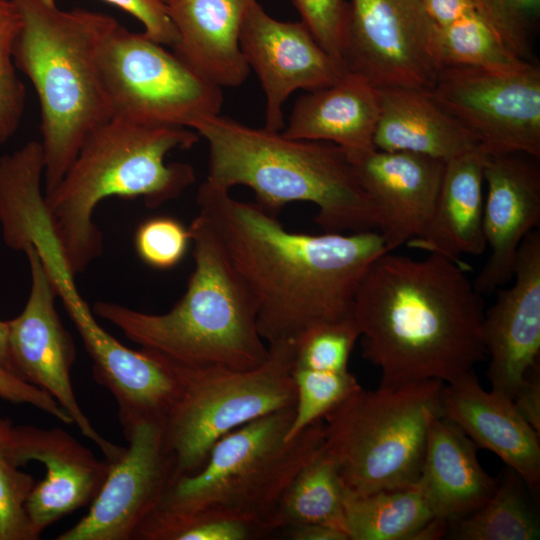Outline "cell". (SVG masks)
I'll list each match as a JSON object with an SVG mask.
<instances>
[{"label":"cell","mask_w":540,"mask_h":540,"mask_svg":"<svg viewBox=\"0 0 540 540\" xmlns=\"http://www.w3.org/2000/svg\"><path fill=\"white\" fill-rule=\"evenodd\" d=\"M198 215L210 226L257 304L268 345L298 343L312 330L353 320L360 282L389 252L378 231L319 235L286 230L258 203L205 180Z\"/></svg>","instance_id":"6da1fadb"},{"label":"cell","mask_w":540,"mask_h":540,"mask_svg":"<svg viewBox=\"0 0 540 540\" xmlns=\"http://www.w3.org/2000/svg\"><path fill=\"white\" fill-rule=\"evenodd\" d=\"M465 263L439 254L414 259L389 251L358 287L353 321L363 357L381 371V387L452 382L487 357L483 298Z\"/></svg>","instance_id":"7a4b0ae2"},{"label":"cell","mask_w":540,"mask_h":540,"mask_svg":"<svg viewBox=\"0 0 540 540\" xmlns=\"http://www.w3.org/2000/svg\"><path fill=\"white\" fill-rule=\"evenodd\" d=\"M192 130L208 143L209 182L228 190L246 186L269 212L310 202L324 232L378 231L375 205L341 147L288 138L220 114L200 119Z\"/></svg>","instance_id":"3957f363"},{"label":"cell","mask_w":540,"mask_h":540,"mask_svg":"<svg viewBox=\"0 0 540 540\" xmlns=\"http://www.w3.org/2000/svg\"><path fill=\"white\" fill-rule=\"evenodd\" d=\"M200 139L184 127L149 126L111 117L85 139L75 159L45 202L57 240L76 276L103 251L93 220L109 197L143 198L157 208L179 197L195 181L194 169L166 163L173 150L192 148Z\"/></svg>","instance_id":"277c9868"},{"label":"cell","mask_w":540,"mask_h":540,"mask_svg":"<svg viewBox=\"0 0 540 540\" xmlns=\"http://www.w3.org/2000/svg\"><path fill=\"white\" fill-rule=\"evenodd\" d=\"M194 270L182 298L151 314L98 301L94 313L141 348L189 368L248 370L262 365L268 345L257 327V304L207 222L189 226Z\"/></svg>","instance_id":"5b68a950"},{"label":"cell","mask_w":540,"mask_h":540,"mask_svg":"<svg viewBox=\"0 0 540 540\" xmlns=\"http://www.w3.org/2000/svg\"><path fill=\"white\" fill-rule=\"evenodd\" d=\"M22 17L13 59L32 83L40 104L43 189L59 184L89 134L112 117L98 51L118 21L55 0H12Z\"/></svg>","instance_id":"8992f818"},{"label":"cell","mask_w":540,"mask_h":540,"mask_svg":"<svg viewBox=\"0 0 540 540\" xmlns=\"http://www.w3.org/2000/svg\"><path fill=\"white\" fill-rule=\"evenodd\" d=\"M293 416L294 406L277 410L220 438L199 470L171 480L134 539L162 540L196 516L240 520L268 535L282 494L323 443V420L287 440Z\"/></svg>","instance_id":"52a82bcc"},{"label":"cell","mask_w":540,"mask_h":540,"mask_svg":"<svg viewBox=\"0 0 540 540\" xmlns=\"http://www.w3.org/2000/svg\"><path fill=\"white\" fill-rule=\"evenodd\" d=\"M444 382L397 388L361 386L323 418L322 450L344 491L362 495L414 484L423 466L430 419L442 415Z\"/></svg>","instance_id":"ba28073f"},{"label":"cell","mask_w":540,"mask_h":540,"mask_svg":"<svg viewBox=\"0 0 540 540\" xmlns=\"http://www.w3.org/2000/svg\"><path fill=\"white\" fill-rule=\"evenodd\" d=\"M268 348L267 360L248 370L189 368L168 360L180 381L179 395L164 419L165 440L175 460L174 477L199 470L226 434L295 405L297 345Z\"/></svg>","instance_id":"9c48e42d"},{"label":"cell","mask_w":540,"mask_h":540,"mask_svg":"<svg viewBox=\"0 0 540 540\" xmlns=\"http://www.w3.org/2000/svg\"><path fill=\"white\" fill-rule=\"evenodd\" d=\"M98 68L112 117L192 130L200 119L220 114L223 106L222 88L144 32L119 23L100 44Z\"/></svg>","instance_id":"30bf717a"},{"label":"cell","mask_w":540,"mask_h":540,"mask_svg":"<svg viewBox=\"0 0 540 540\" xmlns=\"http://www.w3.org/2000/svg\"><path fill=\"white\" fill-rule=\"evenodd\" d=\"M429 92L487 155L540 157V68L535 63L514 71L446 66Z\"/></svg>","instance_id":"8fae6325"},{"label":"cell","mask_w":540,"mask_h":540,"mask_svg":"<svg viewBox=\"0 0 540 540\" xmlns=\"http://www.w3.org/2000/svg\"><path fill=\"white\" fill-rule=\"evenodd\" d=\"M436 32L422 0H351L346 69L378 88L430 90L442 68Z\"/></svg>","instance_id":"7c38bea8"},{"label":"cell","mask_w":540,"mask_h":540,"mask_svg":"<svg viewBox=\"0 0 540 540\" xmlns=\"http://www.w3.org/2000/svg\"><path fill=\"white\" fill-rule=\"evenodd\" d=\"M122 428L128 446L109 463L86 515L57 540H132L160 503L175 474L164 419H142Z\"/></svg>","instance_id":"4fadbf2b"},{"label":"cell","mask_w":540,"mask_h":540,"mask_svg":"<svg viewBox=\"0 0 540 540\" xmlns=\"http://www.w3.org/2000/svg\"><path fill=\"white\" fill-rule=\"evenodd\" d=\"M31 288L22 312L8 321V344L14 374L50 395L71 417L81 434L93 441L112 462L123 447L105 439L79 405L71 382L76 349L55 306L56 290L33 247L24 250Z\"/></svg>","instance_id":"5bb4252c"},{"label":"cell","mask_w":540,"mask_h":540,"mask_svg":"<svg viewBox=\"0 0 540 540\" xmlns=\"http://www.w3.org/2000/svg\"><path fill=\"white\" fill-rule=\"evenodd\" d=\"M240 47L260 80L266 98L264 127L272 131L283 129V104L294 91L330 86L347 72L320 47L301 21L275 19L258 1L246 11Z\"/></svg>","instance_id":"9a60e30c"},{"label":"cell","mask_w":540,"mask_h":540,"mask_svg":"<svg viewBox=\"0 0 540 540\" xmlns=\"http://www.w3.org/2000/svg\"><path fill=\"white\" fill-rule=\"evenodd\" d=\"M8 450L22 466L37 461L45 466L25 503L30 525L38 538L51 524L94 500L109 470L91 450L62 428L12 425Z\"/></svg>","instance_id":"2e32d148"},{"label":"cell","mask_w":540,"mask_h":540,"mask_svg":"<svg viewBox=\"0 0 540 540\" xmlns=\"http://www.w3.org/2000/svg\"><path fill=\"white\" fill-rule=\"evenodd\" d=\"M513 284L496 290L494 304L484 312L482 333L490 358L491 390L511 399L540 354V232H530L520 245Z\"/></svg>","instance_id":"e0dca14e"},{"label":"cell","mask_w":540,"mask_h":540,"mask_svg":"<svg viewBox=\"0 0 540 540\" xmlns=\"http://www.w3.org/2000/svg\"><path fill=\"white\" fill-rule=\"evenodd\" d=\"M63 304L93 361L94 379L116 400L121 426L165 419L180 391L171 363L156 352L124 346L97 323L80 295Z\"/></svg>","instance_id":"ac0fdd59"},{"label":"cell","mask_w":540,"mask_h":540,"mask_svg":"<svg viewBox=\"0 0 540 540\" xmlns=\"http://www.w3.org/2000/svg\"><path fill=\"white\" fill-rule=\"evenodd\" d=\"M538 159L519 153L486 155L483 230L490 255L473 281L481 295L492 294L513 279L520 245L539 226Z\"/></svg>","instance_id":"d6986e66"},{"label":"cell","mask_w":540,"mask_h":540,"mask_svg":"<svg viewBox=\"0 0 540 540\" xmlns=\"http://www.w3.org/2000/svg\"><path fill=\"white\" fill-rule=\"evenodd\" d=\"M347 155L375 205L387 249L394 251L419 237L434 210L446 163L375 147Z\"/></svg>","instance_id":"ffe728a7"},{"label":"cell","mask_w":540,"mask_h":540,"mask_svg":"<svg viewBox=\"0 0 540 540\" xmlns=\"http://www.w3.org/2000/svg\"><path fill=\"white\" fill-rule=\"evenodd\" d=\"M442 416L456 424L481 448L499 456L524 480L533 494L540 488V442L512 399L486 391L473 372L444 383Z\"/></svg>","instance_id":"44dd1931"},{"label":"cell","mask_w":540,"mask_h":540,"mask_svg":"<svg viewBox=\"0 0 540 540\" xmlns=\"http://www.w3.org/2000/svg\"><path fill=\"white\" fill-rule=\"evenodd\" d=\"M254 1L258 0H167L178 35L172 51L208 82L220 88L240 86L250 73L240 32Z\"/></svg>","instance_id":"7402d4cb"},{"label":"cell","mask_w":540,"mask_h":540,"mask_svg":"<svg viewBox=\"0 0 540 540\" xmlns=\"http://www.w3.org/2000/svg\"><path fill=\"white\" fill-rule=\"evenodd\" d=\"M379 115L380 88L347 71L334 84L299 97L282 134L333 143L353 153L374 147Z\"/></svg>","instance_id":"603a6c76"},{"label":"cell","mask_w":540,"mask_h":540,"mask_svg":"<svg viewBox=\"0 0 540 540\" xmlns=\"http://www.w3.org/2000/svg\"><path fill=\"white\" fill-rule=\"evenodd\" d=\"M476 445L452 421L434 415L417 481L435 517L456 521L487 501L496 487L480 465Z\"/></svg>","instance_id":"cb8c5ba5"},{"label":"cell","mask_w":540,"mask_h":540,"mask_svg":"<svg viewBox=\"0 0 540 540\" xmlns=\"http://www.w3.org/2000/svg\"><path fill=\"white\" fill-rule=\"evenodd\" d=\"M372 142L379 150L411 152L445 163L480 148L429 90L407 87L380 88V115Z\"/></svg>","instance_id":"d4e9b609"},{"label":"cell","mask_w":540,"mask_h":540,"mask_svg":"<svg viewBox=\"0 0 540 540\" xmlns=\"http://www.w3.org/2000/svg\"><path fill=\"white\" fill-rule=\"evenodd\" d=\"M486 153L478 148L445 164L437 201L424 232L406 246L454 261L486 250L483 184Z\"/></svg>","instance_id":"484cf974"},{"label":"cell","mask_w":540,"mask_h":540,"mask_svg":"<svg viewBox=\"0 0 540 540\" xmlns=\"http://www.w3.org/2000/svg\"><path fill=\"white\" fill-rule=\"evenodd\" d=\"M540 515L536 495L513 469L496 478L493 494L468 515L450 522L445 539L536 540Z\"/></svg>","instance_id":"4316f807"},{"label":"cell","mask_w":540,"mask_h":540,"mask_svg":"<svg viewBox=\"0 0 540 540\" xmlns=\"http://www.w3.org/2000/svg\"><path fill=\"white\" fill-rule=\"evenodd\" d=\"M434 517L417 482L362 495L344 491L349 540H412Z\"/></svg>","instance_id":"83f0119b"},{"label":"cell","mask_w":540,"mask_h":540,"mask_svg":"<svg viewBox=\"0 0 540 540\" xmlns=\"http://www.w3.org/2000/svg\"><path fill=\"white\" fill-rule=\"evenodd\" d=\"M307 523L331 525L346 532L344 488L334 462L321 447L282 494L267 530L270 534Z\"/></svg>","instance_id":"f1b7e54d"},{"label":"cell","mask_w":540,"mask_h":540,"mask_svg":"<svg viewBox=\"0 0 540 540\" xmlns=\"http://www.w3.org/2000/svg\"><path fill=\"white\" fill-rule=\"evenodd\" d=\"M436 44L442 68L470 66L492 71H514L532 63L512 54L476 11L446 26H437Z\"/></svg>","instance_id":"f546056e"},{"label":"cell","mask_w":540,"mask_h":540,"mask_svg":"<svg viewBox=\"0 0 540 540\" xmlns=\"http://www.w3.org/2000/svg\"><path fill=\"white\" fill-rule=\"evenodd\" d=\"M293 380L296 400L287 440L293 439L311 424L323 420L360 387L355 376L348 370L320 371L294 368Z\"/></svg>","instance_id":"4dcf8cb0"},{"label":"cell","mask_w":540,"mask_h":540,"mask_svg":"<svg viewBox=\"0 0 540 540\" xmlns=\"http://www.w3.org/2000/svg\"><path fill=\"white\" fill-rule=\"evenodd\" d=\"M12 425L8 418L0 416V540H37L25 511L36 481L10 456L8 437Z\"/></svg>","instance_id":"1f68e13d"},{"label":"cell","mask_w":540,"mask_h":540,"mask_svg":"<svg viewBox=\"0 0 540 540\" xmlns=\"http://www.w3.org/2000/svg\"><path fill=\"white\" fill-rule=\"evenodd\" d=\"M22 17L12 0H0V144L20 126L26 99L25 87L16 73L13 51Z\"/></svg>","instance_id":"d6a6232c"},{"label":"cell","mask_w":540,"mask_h":540,"mask_svg":"<svg viewBox=\"0 0 540 540\" xmlns=\"http://www.w3.org/2000/svg\"><path fill=\"white\" fill-rule=\"evenodd\" d=\"M476 13L515 56L530 61L540 0H471Z\"/></svg>","instance_id":"836d02e7"},{"label":"cell","mask_w":540,"mask_h":540,"mask_svg":"<svg viewBox=\"0 0 540 540\" xmlns=\"http://www.w3.org/2000/svg\"><path fill=\"white\" fill-rule=\"evenodd\" d=\"M359 337L353 320L320 326L298 343L295 368L347 370L350 354Z\"/></svg>","instance_id":"e575fe53"},{"label":"cell","mask_w":540,"mask_h":540,"mask_svg":"<svg viewBox=\"0 0 540 540\" xmlns=\"http://www.w3.org/2000/svg\"><path fill=\"white\" fill-rule=\"evenodd\" d=\"M300 21L320 47L345 70V52L350 21L346 0H293Z\"/></svg>","instance_id":"d590c367"},{"label":"cell","mask_w":540,"mask_h":540,"mask_svg":"<svg viewBox=\"0 0 540 540\" xmlns=\"http://www.w3.org/2000/svg\"><path fill=\"white\" fill-rule=\"evenodd\" d=\"M191 235L180 221L158 216L142 222L135 233V249L150 267L166 270L176 266L185 256Z\"/></svg>","instance_id":"8d00e7d4"},{"label":"cell","mask_w":540,"mask_h":540,"mask_svg":"<svg viewBox=\"0 0 540 540\" xmlns=\"http://www.w3.org/2000/svg\"><path fill=\"white\" fill-rule=\"evenodd\" d=\"M263 535L254 526L231 518L196 516L168 530L162 540H250Z\"/></svg>","instance_id":"74e56055"},{"label":"cell","mask_w":540,"mask_h":540,"mask_svg":"<svg viewBox=\"0 0 540 540\" xmlns=\"http://www.w3.org/2000/svg\"><path fill=\"white\" fill-rule=\"evenodd\" d=\"M137 19L144 33L154 41L171 48L177 42L176 29L162 0H103Z\"/></svg>","instance_id":"f35d334b"},{"label":"cell","mask_w":540,"mask_h":540,"mask_svg":"<svg viewBox=\"0 0 540 540\" xmlns=\"http://www.w3.org/2000/svg\"><path fill=\"white\" fill-rule=\"evenodd\" d=\"M0 398L13 403L31 405L64 424H73L71 417L50 395L2 369H0Z\"/></svg>","instance_id":"ab89813d"},{"label":"cell","mask_w":540,"mask_h":540,"mask_svg":"<svg viewBox=\"0 0 540 540\" xmlns=\"http://www.w3.org/2000/svg\"><path fill=\"white\" fill-rule=\"evenodd\" d=\"M512 401L530 426L540 434V375L539 366L531 370L518 388Z\"/></svg>","instance_id":"60d3db41"},{"label":"cell","mask_w":540,"mask_h":540,"mask_svg":"<svg viewBox=\"0 0 540 540\" xmlns=\"http://www.w3.org/2000/svg\"><path fill=\"white\" fill-rule=\"evenodd\" d=\"M437 26H446L475 11L471 0H422Z\"/></svg>","instance_id":"b9f144b4"},{"label":"cell","mask_w":540,"mask_h":540,"mask_svg":"<svg viewBox=\"0 0 540 540\" xmlns=\"http://www.w3.org/2000/svg\"><path fill=\"white\" fill-rule=\"evenodd\" d=\"M286 529L289 538L294 540H349L344 530L326 524H298Z\"/></svg>","instance_id":"7bdbcfd3"},{"label":"cell","mask_w":540,"mask_h":540,"mask_svg":"<svg viewBox=\"0 0 540 540\" xmlns=\"http://www.w3.org/2000/svg\"><path fill=\"white\" fill-rule=\"evenodd\" d=\"M8 330V321L0 320V369L14 374V369L9 352Z\"/></svg>","instance_id":"ee69618b"},{"label":"cell","mask_w":540,"mask_h":540,"mask_svg":"<svg viewBox=\"0 0 540 540\" xmlns=\"http://www.w3.org/2000/svg\"><path fill=\"white\" fill-rule=\"evenodd\" d=\"M163 2H166L167 0H162Z\"/></svg>","instance_id":"f6af8a7d"}]
</instances>
